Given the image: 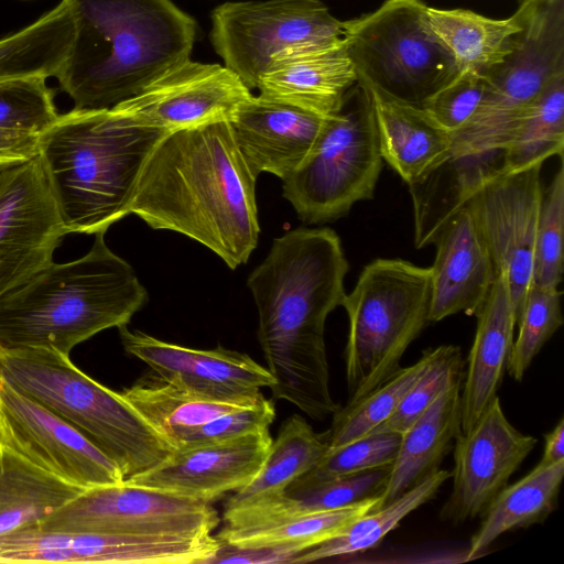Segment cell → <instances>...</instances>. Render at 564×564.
Returning a JSON list of instances; mask_svg holds the SVG:
<instances>
[{"instance_id": "6da1fadb", "label": "cell", "mask_w": 564, "mask_h": 564, "mask_svg": "<svg viewBox=\"0 0 564 564\" xmlns=\"http://www.w3.org/2000/svg\"><path fill=\"white\" fill-rule=\"evenodd\" d=\"M349 265L330 228L300 227L275 238L247 284L258 311V339L278 400L315 420L339 408L329 390L326 318L341 305Z\"/></svg>"}, {"instance_id": "7a4b0ae2", "label": "cell", "mask_w": 564, "mask_h": 564, "mask_svg": "<svg viewBox=\"0 0 564 564\" xmlns=\"http://www.w3.org/2000/svg\"><path fill=\"white\" fill-rule=\"evenodd\" d=\"M257 177L229 121L172 131L147 159L130 213L196 240L235 270L259 240Z\"/></svg>"}, {"instance_id": "3957f363", "label": "cell", "mask_w": 564, "mask_h": 564, "mask_svg": "<svg viewBox=\"0 0 564 564\" xmlns=\"http://www.w3.org/2000/svg\"><path fill=\"white\" fill-rule=\"evenodd\" d=\"M75 35L55 78L76 109L133 97L191 59L196 21L173 0H70Z\"/></svg>"}, {"instance_id": "277c9868", "label": "cell", "mask_w": 564, "mask_h": 564, "mask_svg": "<svg viewBox=\"0 0 564 564\" xmlns=\"http://www.w3.org/2000/svg\"><path fill=\"white\" fill-rule=\"evenodd\" d=\"M169 132L134 126L113 108L58 115L37 155L67 234H105L130 215L143 165Z\"/></svg>"}, {"instance_id": "5b68a950", "label": "cell", "mask_w": 564, "mask_h": 564, "mask_svg": "<svg viewBox=\"0 0 564 564\" xmlns=\"http://www.w3.org/2000/svg\"><path fill=\"white\" fill-rule=\"evenodd\" d=\"M148 302L134 269L95 235L83 257L51 262L0 297V346L45 347L68 355L78 344L128 325Z\"/></svg>"}, {"instance_id": "8992f818", "label": "cell", "mask_w": 564, "mask_h": 564, "mask_svg": "<svg viewBox=\"0 0 564 564\" xmlns=\"http://www.w3.org/2000/svg\"><path fill=\"white\" fill-rule=\"evenodd\" d=\"M0 376L85 435L118 465L124 480L155 468L175 451L121 393L56 349L0 346Z\"/></svg>"}, {"instance_id": "52a82bcc", "label": "cell", "mask_w": 564, "mask_h": 564, "mask_svg": "<svg viewBox=\"0 0 564 564\" xmlns=\"http://www.w3.org/2000/svg\"><path fill=\"white\" fill-rule=\"evenodd\" d=\"M431 269L402 259H376L361 271L341 306L349 321L345 348L348 402L378 388L430 323Z\"/></svg>"}, {"instance_id": "ba28073f", "label": "cell", "mask_w": 564, "mask_h": 564, "mask_svg": "<svg viewBox=\"0 0 564 564\" xmlns=\"http://www.w3.org/2000/svg\"><path fill=\"white\" fill-rule=\"evenodd\" d=\"M382 161L371 97L358 82L324 119L303 163L282 180L283 196L304 223L336 220L373 197Z\"/></svg>"}, {"instance_id": "9c48e42d", "label": "cell", "mask_w": 564, "mask_h": 564, "mask_svg": "<svg viewBox=\"0 0 564 564\" xmlns=\"http://www.w3.org/2000/svg\"><path fill=\"white\" fill-rule=\"evenodd\" d=\"M426 7L422 0H384L372 12L345 21L358 82L420 108L458 73L429 24Z\"/></svg>"}, {"instance_id": "30bf717a", "label": "cell", "mask_w": 564, "mask_h": 564, "mask_svg": "<svg viewBox=\"0 0 564 564\" xmlns=\"http://www.w3.org/2000/svg\"><path fill=\"white\" fill-rule=\"evenodd\" d=\"M522 29L470 120L452 134L453 150H502L521 118L556 77L564 75V0H521Z\"/></svg>"}, {"instance_id": "8fae6325", "label": "cell", "mask_w": 564, "mask_h": 564, "mask_svg": "<svg viewBox=\"0 0 564 564\" xmlns=\"http://www.w3.org/2000/svg\"><path fill=\"white\" fill-rule=\"evenodd\" d=\"M345 40V21L319 0L226 2L212 13L210 41L225 66L257 88L271 59L295 46Z\"/></svg>"}, {"instance_id": "7c38bea8", "label": "cell", "mask_w": 564, "mask_h": 564, "mask_svg": "<svg viewBox=\"0 0 564 564\" xmlns=\"http://www.w3.org/2000/svg\"><path fill=\"white\" fill-rule=\"evenodd\" d=\"M218 524L210 502L122 481L84 490L36 529L194 536Z\"/></svg>"}, {"instance_id": "4fadbf2b", "label": "cell", "mask_w": 564, "mask_h": 564, "mask_svg": "<svg viewBox=\"0 0 564 564\" xmlns=\"http://www.w3.org/2000/svg\"><path fill=\"white\" fill-rule=\"evenodd\" d=\"M213 534L139 535L26 529L0 535V563L208 564Z\"/></svg>"}, {"instance_id": "5bb4252c", "label": "cell", "mask_w": 564, "mask_h": 564, "mask_svg": "<svg viewBox=\"0 0 564 564\" xmlns=\"http://www.w3.org/2000/svg\"><path fill=\"white\" fill-rule=\"evenodd\" d=\"M0 443L85 489L124 481L118 465L85 435L1 376Z\"/></svg>"}, {"instance_id": "9a60e30c", "label": "cell", "mask_w": 564, "mask_h": 564, "mask_svg": "<svg viewBox=\"0 0 564 564\" xmlns=\"http://www.w3.org/2000/svg\"><path fill=\"white\" fill-rule=\"evenodd\" d=\"M66 235L39 155L0 164V297L48 265Z\"/></svg>"}, {"instance_id": "2e32d148", "label": "cell", "mask_w": 564, "mask_h": 564, "mask_svg": "<svg viewBox=\"0 0 564 564\" xmlns=\"http://www.w3.org/2000/svg\"><path fill=\"white\" fill-rule=\"evenodd\" d=\"M542 165L500 173L481 185L466 203L489 249L496 273H507L516 324L533 283L534 241L543 193Z\"/></svg>"}, {"instance_id": "e0dca14e", "label": "cell", "mask_w": 564, "mask_h": 564, "mask_svg": "<svg viewBox=\"0 0 564 564\" xmlns=\"http://www.w3.org/2000/svg\"><path fill=\"white\" fill-rule=\"evenodd\" d=\"M251 96L225 65L188 59L112 108L134 126L172 132L230 121Z\"/></svg>"}, {"instance_id": "ac0fdd59", "label": "cell", "mask_w": 564, "mask_h": 564, "mask_svg": "<svg viewBox=\"0 0 564 564\" xmlns=\"http://www.w3.org/2000/svg\"><path fill=\"white\" fill-rule=\"evenodd\" d=\"M536 442L509 422L497 395L476 424L455 440L453 489L441 520L460 524L482 517Z\"/></svg>"}, {"instance_id": "d6986e66", "label": "cell", "mask_w": 564, "mask_h": 564, "mask_svg": "<svg viewBox=\"0 0 564 564\" xmlns=\"http://www.w3.org/2000/svg\"><path fill=\"white\" fill-rule=\"evenodd\" d=\"M120 341L129 355L145 362L171 384L206 397L253 402L271 388V372L250 356L220 345L194 349L163 341L127 325L118 327Z\"/></svg>"}, {"instance_id": "ffe728a7", "label": "cell", "mask_w": 564, "mask_h": 564, "mask_svg": "<svg viewBox=\"0 0 564 564\" xmlns=\"http://www.w3.org/2000/svg\"><path fill=\"white\" fill-rule=\"evenodd\" d=\"M270 431L176 449L162 464L128 482L210 502L246 486L263 464Z\"/></svg>"}, {"instance_id": "44dd1931", "label": "cell", "mask_w": 564, "mask_h": 564, "mask_svg": "<svg viewBox=\"0 0 564 564\" xmlns=\"http://www.w3.org/2000/svg\"><path fill=\"white\" fill-rule=\"evenodd\" d=\"M433 245L436 247V256L430 267V323L459 312L475 315L497 273L467 204L448 219Z\"/></svg>"}, {"instance_id": "7402d4cb", "label": "cell", "mask_w": 564, "mask_h": 564, "mask_svg": "<svg viewBox=\"0 0 564 564\" xmlns=\"http://www.w3.org/2000/svg\"><path fill=\"white\" fill-rule=\"evenodd\" d=\"M358 83L346 41L301 45L275 55L260 77L259 95L321 117L335 115Z\"/></svg>"}, {"instance_id": "603a6c76", "label": "cell", "mask_w": 564, "mask_h": 564, "mask_svg": "<svg viewBox=\"0 0 564 564\" xmlns=\"http://www.w3.org/2000/svg\"><path fill=\"white\" fill-rule=\"evenodd\" d=\"M324 119L296 106L252 95L229 122L251 171L257 176L265 172L284 180L310 153Z\"/></svg>"}, {"instance_id": "cb8c5ba5", "label": "cell", "mask_w": 564, "mask_h": 564, "mask_svg": "<svg viewBox=\"0 0 564 564\" xmlns=\"http://www.w3.org/2000/svg\"><path fill=\"white\" fill-rule=\"evenodd\" d=\"M477 328L467 358V372L460 390V431L467 433L479 420L502 383L513 345L516 324L508 276L496 274L475 313Z\"/></svg>"}, {"instance_id": "d4e9b609", "label": "cell", "mask_w": 564, "mask_h": 564, "mask_svg": "<svg viewBox=\"0 0 564 564\" xmlns=\"http://www.w3.org/2000/svg\"><path fill=\"white\" fill-rule=\"evenodd\" d=\"M503 172V151L451 154L417 181L408 184L414 213V243L433 245L443 226L487 181Z\"/></svg>"}, {"instance_id": "484cf974", "label": "cell", "mask_w": 564, "mask_h": 564, "mask_svg": "<svg viewBox=\"0 0 564 564\" xmlns=\"http://www.w3.org/2000/svg\"><path fill=\"white\" fill-rule=\"evenodd\" d=\"M364 86L371 97L382 160L406 184L421 178L451 154L452 134L424 109Z\"/></svg>"}, {"instance_id": "4316f807", "label": "cell", "mask_w": 564, "mask_h": 564, "mask_svg": "<svg viewBox=\"0 0 564 564\" xmlns=\"http://www.w3.org/2000/svg\"><path fill=\"white\" fill-rule=\"evenodd\" d=\"M460 390L462 382L447 388L402 433L381 495L382 506L441 469L442 462L462 432Z\"/></svg>"}, {"instance_id": "83f0119b", "label": "cell", "mask_w": 564, "mask_h": 564, "mask_svg": "<svg viewBox=\"0 0 564 564\" xmlns=\"http://www.w3.org/2000/svg\"><path fill=\"white\" fill-rule=\"evenodd\" d=\"M326 433H316L299 414L288 417L270 445L257 475L227 500L224 521L261 509L280 499L288 487L327 452Z\"/></svg>"}, {"instance_id": "f1b7e54d", "label": "cell", "mask_w": 564, "mask_h": 564, "mask_svg": "<svg viewBox=\"0 0 564 564\" xmlns=\"http://www.w3.org/2000/svg\"><path fill=\"white\" fill-rule=\"evenodd\" d=\"M432 31L452 54L458 72L489 76L513 48L522 29L519 8L507 19H491L465 9L426 7Z\"/></svg>"}, {"instance_id": "f546056e", "label": "cell", "mask_w": 564, "mask_h": 564, "mask_svg": "<svg viewBox=\"0 0 564 564\" xmlns=\"http://www.w3.org/2000/svg\"><path fill=\"white\" fill-rule=\"evenodd\" d=\"M84 490L0 443V535L36 528Z\"/></svg>"}, {"instance_id": "4dcf8cb0", "label": "cell", "mask_w": 564, "mask_h": 564, "mask_svg": "<svg viewBox=\"0 0 564 564\" xmlns=\"http://www.w3.org/2000/svg\"><path fill=\"white\" fill-rule=\"evenodd\" d=\"M564 477V459L538 464L523 478L506 486L482 514L471 536L466 560L476 558L501 534L544 521L556 508Z\"/></svg>"}, {"instance_id": "1f68e13d", "label": "cell", "mask_w": 564, "mask_h": 564, "mask_svg": "<svg viewBox=\"0 0 564 564\" xmlns=\"http://www.w3.org/2000/svg\"><path fill=\"white\" fill-rule=\"evenodd\" d=\"M120 393L174 449L193 427L260 399L253 402L215 399L171 384L155 373L140 378Z\"/></svg>"}, {"instance_id": "d6a6232c", "label": "cell", "mask_w": 564, "mask_h": 564, "mask_svg": "<svg viewBox=\"0 0 564 564\" xmlns=\"http://www.w3.org/2000/svg\"><path fill=\"white\" fill-rule=\"evenodd\" d=\"M449 477L451 471L438 469L393 501L356 519L334 538L299 553L292 563L349 556L375 549L405 517L433 499Z\"/></svg>"}, {"instance_id": "836d02e7", "label": "cell", "mask_w": 564, "mask_h": 564, "mask_svg": "<svg viewBox=\"0 0 564 564\" xmlns=\"http://www.w3.org/2000/svg\"><path fill=\"white\" fill-rule=\"evenodd\" d=\"M390 468L391 466L375 468L307 487L286 489L276 501L225 522V525H260L301 514L344 508L382 495Z\"/></svg>"}, {"instance_id": "e575fe53", "label": "cell", "mask_w": 564, "mask_h": 564, "mask_svg": "<svg viewBox=\"0 0 564 564\" xmlns=\"http://www.w3.org/2000/svg\"><path fill=\"white\" fill-rule=\"evenodd\" d=\"M381 507L382 497L378 495L344 508L301 514L260 525H225L216 538L223 543L236 546L290 545L303 552L334 538L356 519Z\"/></svg>"}, {"instance_id": "d590c367", "label": "cell", "mask_w": 564, "mask_h": 564, "mask_svg": "<svg viewBox=\"0 0 564 564\" xmlns=\"http://www.w3.org/2000/svg\"><path fill=\"white\" fill-rule=\"evenodd\" d=\"M564 75L554 78L521 118L503 151V172L563 158Z\"/></svg>"}, {"instance_id": "8d00e7d4", "label": "cell", "mask_w": 564, "mask_h": 564, "mask_svg": "<svg viewBox=\"0 0 564 564\" xmlns=\"http://www.w3.org/2000/svg\"><path fill=\"white\" fill-rule=\"evenodd\" d=\"M436 348L423 351L413 365L400 368L392 377L361 399L340 406L326 432L328 449L340 447L370 434L389 419L409 390L434 361Z\"/></svg>"}, {"instance_id": "74e56055", "label": "cell", "mask_w": 564, "mask_h": 564, "mask_svg": "<svg viewBox=\"0 0 564 564\" xmlns=\"http://www.w3.org/2000/svg\"><path fill=\"white\" fill-rule=\"evenodd\" d=\"M562 292L557 288L530 286L520 318L519 334L507 364L509 376L522 381L534 357L563 324Z\"/></svg>"}, {"instance_id": "f35d334b", "label": "cell", "mask_w": 564, "mask_h": 564, "mask_svg": "<svg viewBox=\"0 0 564 564\" xmlns=\"http://www.w3.org/2000/svg\"><path fill=\"white\" fill-rule=\"evenodd\" d=\"M401 433L373 432L333 449L288 489L302 488L361 471L392 466L401 442Z\"/></svg>"}, {"instance_id": "ab89813d", "label": "cell", "mask_w": 564, "mask_h": 564, "mask_svg": "<svg viewBox=\"0 0 564 564\" xmlns=\"http://www.w3.org/2000/svg\"><path fill=\"white\" fill-rule=\"evenodd\" d=\"M57 117L54 94L45 76L0 80V130L39 135Z\"/></svg>"}, {"instance_id": "60d3db41", "label": "cell", "mask_w": 564, "mask_h": 564, "mask_svg": "<svg viewBox=\"0 0 564 564\" xmlns=\"http://www.w3.org/2000/svg\"><path fill=\"white\" fill-rule=\"evenodd\" d=\"M563 158L547 189L542 193L533 259V284L557 288L564 269Z\"/></svg>"}, {"instance_id": "b9f144b4", "label": "cell", "mask_w": 564, "mask_h": 564, "mask_svg": "<svg viewBox=\"0 0 564 564\" xmlns=\"http://www.w3.org/2000/svg\"><path fill=\"white\" fill-rule=\"evenodd\" d=\"M464 360L454 345L437 347V354L419 381L409 390L399 406L373 432L403 433L447 388L462 382Z\"/></svg>"}, {"instance_id": "7bdbcfd3", "label": "cell", "mask_w": 564, "mask_h": 564, "mask_svg": "<svg viewBox=\"0 0 564 564\" xmlns=\"http://www.w3.org/2000/svg\"><path fill=\"white\" fill-rule=\"evenodd\" d=\"M487 88L488 76L458 72L423 105L422 109L442 128L454 134L470 120Z\"/></svg>"}, {"instance_id": "ee69618b", "label": "cell", "mask_w": 564, "mask_h": 564, "mask_svg": "<svg viewBox=\"0 0 564 564\" xmlns=\"http://www.w3.org/2000/svg\"><path fill=\"white\" fill-rule=\"evenodd\" d=\"M274 417L275 409L272 400L261 397L253 404L193 427L181 438L175 451L263 432L269 430Z\"/></svg>"}, {"instance_id": "f6af8a7d", "label": "cell", "mask_w": 564, "mask_h": 564, "mask_svg": "<svg viewBox=\"0 0 564 564\" xmlns=\"http://www.w3.org/2000/svg\"><path fill=\"white\" fill-rule=\"evenodd\" d=\"M220 542V541H219ZM301 551L294 546H236L220 542L217 553L208 564L248 563L282 564L292 563Z\"/></svg>"}, {"instance_id": "bcb514c9", "label": "cell", "mask_w": 564, "mask_h": 564, "mask_svg": "<svg viewBox=\"0 0 564 564\" xmlns=\"http://www.w3.org/2000/svg\"><path fill=\"white\" fill-rule=\"evenodd\" d=\"M37 137L0 130V164L29 160L37 154Z\"/></svg>"}, {"instance_id": "7dc6e473", "label": "cell", "mask_w": 564, "mask_h": 564, "mask_svg": "<svg viewBox=\"0 0 564 564\" xmlns=\"http://www.w3.org/2000/svg\"><path fill=\"white\" fill-rule=\"evenodd\" d=\"M544 451L540 464L550 465L564 459V420L544 435Z\"/></svg>"}]
</instances>
